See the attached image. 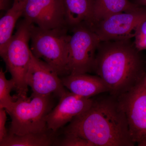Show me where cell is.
<instances>
[{
  "label": "cell",
  "instance_id": "12",
  "mask_svg": "<svg viewBox=\"0 0 146 146\" xmlns=\"http://www.w3.org/2000/svg\"><path fill=\"white\" fill-rule=\"evenodd\" d=\"M60 79L63 86L72 93L80 96L91 98L102 93L109 92L104 82L97 75L69 74Z\"/></svg>",
  "mask_w": 146,
  "mask_h": 146
},
{
  "label": "cell",
  "instance_id": "7",
  "mask_svg": "<svg viewBox=\"0 0 146 146\" xmlns=\"http://www.w3.org/2000/svg\"><path fill=\"white\" fill-rule=\"evenodd\" d=\"M117 98L126 116L133 142L146 146V74L133 88Z\"/></svg>",
  "mask_w": 146,
  "mask_h": 146
},
{
  "label": "cell",
  "instance_id": "4",
  "mask_svg": "<svg viewBox=\"0 0 146 146\" xmlns=\"http://www.w3.org/2000/svg\"><path fill=\"white\" fill-rule=\"evenodd\" d=\"M32 25L24 19L17 26L15 34L2 52L1 56L5 62L15 83L14 89L18 98H27L28 91L26 76L31 60L32 52L29 46Z\"/></svg>",
  "mask_w": 146,
  "mask_h": 146
},
{
  "label": "cell",
  "instance_id": "16",
  "mask_svg": "<svg viewBox=\"0 0 146 146\" xmlns=\"http://www.w3.org/2000/svg\"><path fill=\"white\" fill-rule=\"evenodd\" d=\"M55 142L48 132L30 133L18 135L8 133L2 141L1 146H48Z\"/></svg>",
  "mask_w": 146,
  "mask_h": 146
},
{
  "label": "cell",
  "instance_id": "3",
  "mask_svg": "<svg viewBox=\"0 0 146 146\" xmlns=\"http://www.w3.org/2000/svg\"><path fill=\"white\" fill-rule=\"evenodd\" d=\"M68 27L43 29L32 25L31 51L35 56L55 70L59 76L68 75L69 44Z\"/></svg>",
  "mask_w": 146,
  "mask_h": 146
},
{
  "label": "cell",
  "instance_id": "6",
  "mask_svg": "<svg viewBox=\"0 0 146 146\" xmlns=\"http://www.w3.org/2000/svg\"><path fill=\"white\" fill-rule=\"evenodd\" d=\"M69 44L68 72L69 74L92 72L97 50L101 41L95 32L86 24L72 28Z\"/></svg>",
  "mask_w": 146,
  "mask_h": 146
},
{
  "label": "cell",
  "instance_id": "17",
  "mask_svg": "<svg viewBox=\"0 0 146 146\" xmlns=\"http://www.w3.org/2000/svg\"><path fill=\"white\" fill-rule=\"evenodd\" d=\"M15 83L12 78L7 79L5 74L1 68L0 70V108H5L6 112L10 110L16 101V97L10 95L12 89L15 88Z\"/></svg>",
  "mask_w": 146,
  "mask_h": 146
},
{
  "label": "cell",
  "instance_id": "22",
  "mask_svg": "<svg viewBox=\"0 0 146 146\" xmlns=\"http://www.w3.org/2000/svg\"><path fill=\"white\" fill-rule=\"evenodd\" d=\"M21 1H23V0H13L14 2H19Z\"/></svg>",
  "mask_w": 146,
  "mask_h": 146
},
{
  "label": "cell",
  "instance_id": "18",
  "mask_svg": "<svg viewBox=\"0 0 146 146\" xmlns=\"http://www.w3.org/2000/svg\"><path fill=\"white\" fill-rule=\"evenodd\" d=\"M134 44L140 51L146 50V19L139 24L134 33Z\"/></svg>",
  "mask_w": 146,
  "mask_h": 146
},
{
  "label": "cell",
  "instance_id": "21",
  "mask_svg": "<svg viewBox=\"0 0 146 146\" xmlns=\"http://www.w3.org/2000/svg\"><path fill=\"white\" fill-rule=\"evenodd\" d=\"M132 2L138 5L146 6V0H133Z\"/></svg>",
  "mask_w": 146,
  "mask_h": 146
},
{
  "label": "cell",
  "instance_id": "11",
  "mask_svg": "<svg viewBox=\"0 0 146 146\" xmlns=\"http://www.w3.org/2000/svg\"><path fill=\"white\" fill-rule=\"evenodd\" d=\"M94 100L66 91L60 98L57 105L47 115L48 130L55 133L91 107Z\"/></svg>",
  "mask_w": 146,
  "mask_h": 146
},
{
  "label": "cell",
  "instance_id": "23",
  "mask_svg": "<svg viewBox=\"0 0 146 146\" xmlns=\"http://www.w3.org/2000/svg\"></svg>",
  "mask_w": 146,
  "mask_h": 146
},
{
  "label": "cell",
  "instance_id": "13",
  "mask_svg": "<svg viewBox=\"0 0 146 146\" xmlns=\"http://www.w3.org/2000/svg\"><path fill=\"white\" fill-rule=\"evenodd\" d=\"M66 22L72 28L85 23L91 28L95 23V0H63Z\"/></svg>",
  "mask_w": 146,
  "mask_h": 146
},
{
  "label": "cell",
  "instance_id": "9",
  "mask_svg": "<svg viewBox=\"0 0 146 146\" xmlns=\"http://www.w3.org/2000/svg\"><path fill=\"white\" fill-rule=\"evenodd\" d=\"M23 16L43 29L68 27L63 0H25Z\"/></svg>",
  "mask_w": 146,
  "mask_h": 146
},
{
  "label": "cell",
  "instance_id": "1",
  "mask_svg": "<svg viewBox=\"0 0 146 146\" xmlns=\"http://www.w3.org/2000/svg\"><path fill=\"white\" fill-rule=\"evenodd\" d=\"M65 134L86 139L95 146H133L124 111L113 96L94 100L89 109L73 119Z\"/></svg>",
  "mask_w": 146,
  "mask_h": 146
},
{
  "label": "cell",
  "instance_id": "15",
  "mask_svg": "<svg viewBox=\"0 0 146 146\" xmlns=\"http://www.w3.org/2000/svg\"><path fill=\"white\" fill-rule=\"evenodd\" d=\"M141 6L129 0H95L94 25L111 15L133 11Z\"/></svg>",
  "mask_w": 146,
  "mask_h": 146
},
{
  "label": "cell",
  "instance_id": "10",
  "mask_svg": "<svg viewBox=\"0 0 146 146\" xmlns=\"http://www.w3.org/2000/svg\"><path fill=\"white\" fill-rule=\"evenodd\" d=\"M50 65L37 58L32 52L31 60L26 76L28 86L33 96H49L54 94L60 98L66 93L61 79Z\"/></svg>",
  "mask_w": 146,
  "mask_h": 146
},
{
  "label": "cell",
  "instance_id": "5",
  "mask_svg": "<svg viewBox=\"0 0 146 146\" xmlns=\"http://www.w3.org/2000/svg\"><path fill=\"white\" fill-rule=\"evenodd\" d=\"M49 96H33L18 98L7 111L11 119L9 133L21 135L48 131L46 117L50 111Z\"/></svg>",
  "mask_w": 146,
  "mask_h": 146
},
{
  "label": "cell",
  "instance_id": "19",
  "mask_svg": "<svg viewBox=\"0 0 146 146\" xmlns=\"http://www.w3.org/2000/svg\"><path fill=\"white\" fill-rule=\"evenodd\" d=\"M57 145L63 146H95L90 141L76 135L65 134V137L59 141Z\"/></svg>",
  "mask_w": 146,
  "mask_h": 146
},
{
  "label": "cell",
  "instance_id": "2",
  "mask_svg": "<svg viewBox=\"0 0 146 146\" xmlns=\"http://www.w3.org/2000/svg\"><path fill=\"white\" fill-rule=\"evenodd\" d=\"M93 71L104 82L110 95L117 98L145 75L146 60L131 39L102 41L97 50Z\"/></svg>",
  "mask_w": 146,
  "mask_h": 146
},
{
  "label": "cell",
  "instance_id": "20",
  "mask_svg": "<svg viewBox=\"0 0 146 146\" xmlns=\"http://www.w3.org/2000/svg\"><path fill=\"white\" fill-rule=\"evenodd\" d=\"M6 110L3 108H0V142L7 136L8 133L5 127L7 120Z\"/></svg>",
  "mask_w": 146,
  "mask_h": 146
},
{
  "label": "cell",
  "instance_id": "8",
  "mask_svg": "<svg viewBox=\"0 0 146 146\" xmlns=\"http://www.w3.org/2000/svg\"><path fill=\"white\" fill-rule=\"evenodd\" d=\"M146 19V6L137 10L116 13L96 23L91 28L101 42L131 39L136 27Z\"/></svg>",
  "mask_w": 146,
  "mask_h": 146
},
{
  "label": "cell",
  "instance_id": "14",
  "mask_svg": "<svg viewBox=\"0 0 146 146\" xmlns=\"http://www.w3.org/2000/svg\"><path fill=\"white\" fill-rule=\"evenodd\" d=\"M25 0L14 2L12 7L0 20V52L5 48L12 38L18 19L23 14Z\"/></svg>",
  "mask_w": 146,
  "mask_h": 146
}]
</instances>
